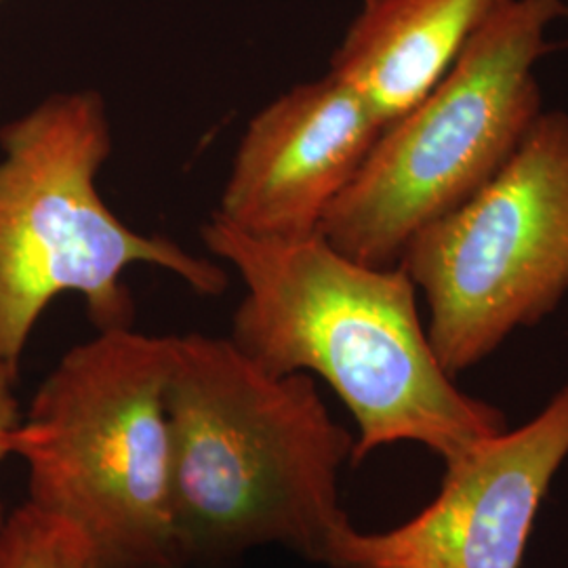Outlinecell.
Wrapping results in <instances>:
<instances>
[{
	"instance_id": "1",
	"label": "cell",
	"mask_w": 568,
	"mask_h": 568,
	"mask_svg": "<svg viewBox=\"0 0 568 568\" xmlns=\"http://www.w3.org/2000/svg\"><path fill=\"white\" fill-rule=\"evenodd\" d=\"M203 241L244 286L232 344L270 375L333 387L358 426L352 466L396 443L448 464L508 429L504 410L462 392L438 363L400 265L361 264L321 234L253 239L215 217Z\"/></svg>"
},
{
	"instance_id": "2",
	"label": "cell",
	"mask_w": 568,
	"mask_h": 568,
	"mask_svg": "<svg viewBox=\"0 0 568 568\" xmlns=\"http://www.w3.org/2000/svg\"><path fill=\"white\" fill-rule=\"evenodd\" d=\"M171 501L183 568L283 546L328 567L349 520L339 471L356 438L305 373L270 375L230 337L171 335Z\"/></svg>"
},
{
	"instance_id": "3",
	"label": "cell",
	"mask_w": 568,
	"mask_h": 568,
	"mask_svg": "<svg viewBox=\"0 0 568 568\" xmlns=\"http://www.w3.org/2000/svg\"><path fill=\"white\" fill-rule=\"evenodd\" d=\"M112 126L98 91L51 93L0 126V363L21 354L53 300L79 293L98 331L133 326L122 276L161 267L201 295H222V265L142 234L103 203L98 175Z\"/></svg>"
},
{
	"instance_id": "4",
	"label": "cell",
	"mask_w": 568,
	"mask_h": 568,
	"mask_svg": "<svg viewBox=\"0 0 568 568\" xmlns=\"http://www.w3.org/2000/svg\"><path fill=\"white\" fill-rule=\"evenodd\" d=\"M171 335L98 331L63 354L13 434L32 508L103 568H183L171 501Z\"/></svg>"
},
{
	"instance_id": "5",
	"label": "cell",
	"mask_w": 568,
	"mask_h": 568,
	"mask_svg": "<svg viewBox=\"0 0 568 568\" xmlns=\"http://www.w3.org/2000/svg\"><path fill=\"white\" fill-rule=\"evenodd\" d=\"M567 0H509L443 81L389 122L326 211L321 236L347 257L392 267L415 234L478 194L541 116L535 65Z\"/></svg>"
},
{
	"instance_id": "6",
	"label": "cell",
	"mask_w": 568,
	"mask_h": 568,
	"mask_svg": "<svg viewBox=\"0 0 568 568\" xmlns=\"http://www.w3.org/2000/svg\"><path fill=\"white\" fill-rule=\"evenodd\" d=\"M398 265L426 300L450 377L551 314L568 293L567 112H541L504 169L415 234Z\"/></svg>"
},
{
	"instance_id": "7",
	"label": "cell",
	"mask_w": 568,
	"mask_h": 568,
	"mask_svg": "<svg viewBox=\"0 0 568 568\" xmlns=\"http://www.w3.org/2000/svg\"><path fill=\"white\" fill-rule=\"evenodd\" d=\"M568 457V384L516 432L448 462L436 499L386 532L345 528L328 568H520L539 506Z\"/></svg>"
},
{
	"instance_id": "8",
	"label": "cell",
	"mask_w": 568,
	"mask_h": 568,
	"mask_svg": "<svg viewBox=\"0 0 568 568\" xmlns=\"http://www.w3.org/2000/svg\"><path fill=\"white\" fill-rule=\"evenodd\" d=\"M384 129L331 72L284 91L248 122L213 217L264 241L321 234Z\"/></svg>"
},
{
	"instance_id": "9",
	"label": "cell",
	"mask_w": 568,
	"mask_h": 568,
	"mask_svg": "<svg viewBox=\"0 0 568 568\" xmlns=\"http://www.w3.org/2000/svg\"><path fill=\"white\" fill-rule=\"evenodd\" d=\"M509 0H365L328 72L384 124L443 81L469 39Z\"/></svg>"
},
{
	"instance_id": "10",
	"label": "cell",
	"mask_w": 568,
	"mask_h": 568,
	"mask_svg": "<svg viewBox=\"0 0 568 568\" xmlns=\"http://www.w3.org/2000/svg\"><path fill=\"white\" fill-rule=\"evenodd\" d=\"M0 568H103L79 532L23 504L0 527Z\"/></svg>"
},
{
	"instance_id": "11",
	"label": "cell",
	"mask_w": 568,
	"mask_h": 568,
	"mask_svg": "<svg viewBox=\"0 0 568 568\" xmlns=\"http://www.w3.org/2000/svg\"><path fill=\"white\" fill-rule=\"evenodd\" d=\"M16 377H18V371L0 363V464L4 462V457L11 455L13 434L21 422L20 406L13 389ZM2 520H4V514L0 506V527H2Z\"/></svg>"
},
{
	"instance_id": "12",
	"label": "cell",
	"mask_w": 568,
	"mask_h": 568,
	"mask_svg": "<svg viewBox=\"0 0 568 568\" xmlns=\"http://www.w3.org/2000/svg\"><path fill=\"white\" fill-rule=\"evenodd\" d=\"M565 18H568V0H567V16Z\"/></svg>"
}]
</instances>
